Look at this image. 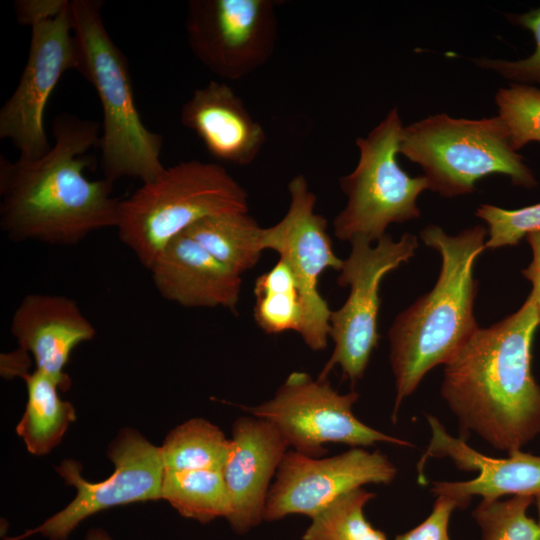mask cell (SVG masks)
<instances>
[{
  "instance_id": "32",
  "label": "cell",
  "mask_w": 540,
  "mask_h": 540,
  "mask_svg": "<svg viewBox=\"0 0 540 540\" xmlns=\"http://www.w3.org/2000/svg\"><path fill=\"white\" fill-rule=\"evenodd\" d=\"M526 239L532 248L533 259L530 265L522 271V274L533 285L530 294L533 296L540 312V232L530 233L526 236Z\"/></svg>"
},
{
  "instance_id": "9",
  "label": "cell",
  "mask_w": 540,
  "mask_h": 540,
  "mask_svg": "<svg viewBox=\"0 0 540 540\" xmlns=\"http://www.w3.org/2000/svg\"><path fill=\"white\" fill-rule=\"evenodd\" d=\"M359 394H340L328 379H313L306 372L294 371L274 396L256 406H240L251 416L274 424L290 447L306 456L320 458L326 443L367 447L385 442L413 447V444L380 432L360 421L352 407Z\"/></svg>"
},
{
  "instance_id": "15",
  "label": "cell",
  "mask_w": 540,
  "mask_h": 540,
  "mask_svg": "<svg viewBox=\"0 0 540 540\" xmlns=\"http://www.w3.org/2000/svg\"><path fill=\"white\" fill-rule=\"evenodd\" d=\"M431 438L418 462V480L425 484L424 466L432 457H448L463 471H475L468 481H435L431 493L454 497L467 507L473 496L497 500L505 495H540V456L516 450L504 458L486 456L470 447L466 440L455 438L433 415H426Z\"/></svg>"
},
{
  "instance_id": "16",
  "label": "cell",
  "mask_w": 540,
  "mask_h": 540,
  "mask_svg": "<svg viewBox=\"0 0 540 540\" xmlns=\"http://www.w3.org/2000/svg\"><path fill=\"white\" fill-rule=\"evenodd\" d=\"M289 447L267 420L243 416L234 422L222 472L231 501L227 521L235 532L244 534L263 521L270 481Z\"/></svg>"
},
{
  "instance_id": "20",
  "label": "cell",
  "mask_w": 540,
  "mask_h": 540,
  "mask_svg": "<svg viewBox=\"0 0 540 540\" xmlns=\"http://www.w3.org/2000/svg\"><path fill=\"white\" fill-rule=\"evenodd\" d=\"M22 379L28 398L16 432L31 454L46 455L60 444L68 427L76 420L75 408L60 398L59 385L45 373L35 369Z\"/></svg>"
},
{
  "instance_id": "24",
  "label": "cell",
  "mask_w": 540,
  "mask_h": 540,
  "mask_svg": "<svg viewBox=\"0 0 540 540\" xmlns=\"http://www.w3.org/2000/svg\"><path fill=\"white\" fill-rule=\"evenodd\" d=\"M159 450L167 471L223 469L231 439L213 423L193 418L171 430Z\"/></svg>"
},
{
  "instance_id": "23",
  "label": "cell",
  "mask_w": 540,
  "mask_h": 540,
  "mask_svg": "<svg viewBox=\"0 0 540 540\" xmlns=\"http://www.w3.org/2000/svg\"><path fill=\"white\" fill-rule=\"evenodd\" d=\"M162 499L185 518L208 523L228 519L231 501L222 469L164 470Z\"/></svg>"
},
{
  "instance_id": "6",
  "label": "cell",
  "mask_w": 540,
  "mask_h": 540,
  "mask_svg": "<svg viewBox=\"0 0 540 540\" xmlns=\"http://www.w3.org/2000/svg\"><path fill=\"white\" fill-rule=\"evenodd\" d=\"M399 154L418 164L428 189L443 197L471 193L479 179L492 174L505 175L525 188L537 185L522 156L512 148L499 116H428L403 127Z\"/></svg>"
},
{
  "instance_id": "3",
  "label": "cell",
  "mask_w": 540,
  "mask_h": 540,
  "mask_svg": "<svg viewBox=\"0 0 540 540\" xmlns=\"http://www.w3.org/2000/svg\"><path fill=\"white\" fill-rule=\"evenodd\" d=\"M486 234L479 225L457 235L437 225L420 231L424 243L440 253L442 266L433 289L401 312L388 332L396 389L393 423L403 400L424 376L448 363L479 328L473 313L477 293L473 267L485 249Z\"/></svg>"
},
{
  "instance_id": "30",
  "label": "cell",
  "mask_w": 540,
  "mask_h": 540,
  "mask_svg": "<svg viewBox=\"0 0 540 540\" xmlns=\"http://www.w3.org/2000/svg\"><path fill=\"white\" fill-rule=\"evenodd\" d=\"M456 508L465 506L454 497L436 496L429 516L413 529L398 535L395 540H451L448 526L451 514Z\"/></svg>"
},
{
  "instance_id": "18",
  "label": "cell",
  "mask_w": 540,
  "mask_h": 540,
  "mask_svg": "<svg viewBox=\"0 0 540 540\" xmlns=\"http://www.w3.org/2000/svg\"><path fill=\"white\" fill-rule=\"evenodd\" d=\"M149 271L159 294L184 307L236 311L241 276L210 255L185 232L158 254Z\"/></svg>"
},
{
  "instance_id": "13",
  "label": "cell",
  "mask_w": 540,
  "mask_h": 540,
  "mask_svg": "<svg viewBox=\"0 0 540 540\" xmlns=\"http://www.w3.org/2000/svg\"><path fill=\"white\" fill-rule=\"evenodd\" d=\"M289 208L275 225L263 229V248L276 251L295 275L306 307V327L301 336L312 351L324 350L330 337L331 310L318 290L327 269L340 270L343 260L333 250L327 220L315 212L317 197L303 175L288 183Z\"/></svg>"
},
{
  "instance_id": "33",
  "label": "cell",
  "mask_w": 540,
  "mask_h": 540,
  "mask_svg": "<svg viewBox=\"0 0 540 540\" xmlns=\"http://www.w3.org/2000/svg\"><path fill=\"white\" fill-rule=\"evenodd\" d=\"M29 353L18 347L15 351L1 354V376L5 378L23 377L28 372Z\"/></svg>"
},
{
  "instance_id": "5",
  "label": "cell",
  "mask_w": 540,
  "mask_h": 540,
  "mask_svg": "<svg viewBox=\"0 0 540 540\" xmlns=\"http://www.w3.org/2000/svg\"><path fill=\"white\" fill-rule=\"evenodd\" d=\"M232 212H248L246 190L223 166L190 160L165 167L121 200L116 228L149 270L162 249L191 225Z\"/></svg>"
},
{
  "instance_id": "34",
  "label": "cell",
  "mask_w": 540,
  "mask_h": 540,
  "mask_svg": "<svg viewBox=\"0 0 540 540\" xmlns=\"http://www.w3.org/2000/svg\"><path fill=\"white\" fill-rule=\"evenodd\" d=\"M85 540H112L102 529L95 528L88 531Z\"/></svg>"
},
{
  "instance_id": "17",
  "label": "cell",
  "mask_w": 540,
  "mask_h": 540,
  "mask_svg": "<svg viewBox=\"0 0 540 540\" xmlns=\"http://www.w3.org/2000/svg\"><path fill=\"white\" fill-rule=\"evenodd\" d=\"M10 331L19 347L33 357L36 370L54 379L62 391L71 385L64 368L72 351L96 335L75 300L42 293L27 294L21 300L12 315Z\"/></svg>"
},
{
  "instance_id": "27",
  "label": "cell",
  "mask_w": 540,
  "mask_h": 540,
  "mask_svg": "<svg viewBox=\"0 0 540 540\" xmlns=\"http://www.w3.org/2000/svg\"><path fill=\"white\" fill-rule=\"evenodd\" d=\"M498 116L505 124L515 151L530 142H540V89L511 83L495 95Z\"/></svg>"
},
{
  "instance_id": "21",
  "label": "cell",
  "mask_w": 540,
  "mask_h": 540,
  "mask_svg": "<svg viewBox=\"0 0 540 540\" xmlns=\"http://www.w3.org/2000/svg\"><path fill=\"white\" fill-rule=\"evenodd\" d=\"M263 229L248 212H232L205 217L184 232L241 276L261 257Z\"/></svg>"
},
{
  "instance_id": "26",
  "label": "cell",
  "mask_w": 540,
  "mask_h": 540,
  "mask_svg": "<svg viewBox=\"0 0 540 540\" xmlns=\"http://www.w3.org/2000/svg\"><path fill=\"white\" fill-rule=\"evenodd\" d=\"M535 498L515 495L507 500H484L472 512L481 540H540V525L527 515Z\"/></svg>"
},
{
  "instance_id": "25",
  "label": "cell",
  "mask_w": 540,
  "mask_h": 540,
  "mask_svg": "<svg viewBox=\"0 0 540 540\" xmlns=\"http://www.w3.org/2000/svg\"><path fill=\"white\" fill-rule=\"evenodd\" d=\"M375 496L363 487L341 495L311 518L302 540H387L363 513L365 505Z\"/></svg>"
},
{
  "instance_id": "8",
  "label": "cell",
  "mask_w": 540,
  "mask_h": 540,
  "mask_svg": "<svg viewBox=\"0 0 540 540\" xmlns=\"http://www.w3.org/2000/svg\"><path fill=\"white\" fill-rule=\"evenodd\" d=\"M350 243L351 252L337 277V284L348 286L350 291L344 304L331 311L329 336L334 349L318 376L320 380H326L336 366L353 383L363 377L379 338L380 283L387 273L407 262L418 247L417 237L410 233L403 234L399 241L384 234L375 246L362 237Z\"/></svg>"
},
{
  "instance_id": "10",
  "label": "cell",
  "mask_w": 540,
  "mask_h": 540,
  "mask_svg": "<svg viewBox=\"0 0 540 540\" xmlns=\"http://www.w3.org/2000/svg\"><path fill=\"white\" fill-rule=\"evenodd\" d=\"M70 2L56 15L30 25L26 64L0 109V137L12 142L21 159L42 157L51 148L44 129L47 102L63 74L80 67Z\"/></svg>"
},
{
  "instance_id": "29",
  "label": "cell",
  "mask_w": 540,
  "mask_h": 540,
  "mask_svg": "<svg viewBox=\"0 0 540 540\" xmlns=\"http://www.w3.org/2000/svg\"><path fill=\"white\" fill-rule=\"evenodd\" d=\"M510 21L532 32L535 40L534 52L525 59L502 60L481 58L474 63L483 69L492 70L503 78L519 84H540V7L519 15L509 16Z\"/></svg>"
},
{
  "instance_id": "35",
  "label": "cell",
  "mask_w": 540,
  "mask_h": 540,
  "mask_svg": "<svg viewBox=\"0 0 540 540\" xmlns=\"http://www.w3.org/2000/svg\"><path fill=\"white\" fill-rule=\"evenodd\" d=\"M535 501H536V506H537V510H538V517H539L538 523L540 525V495L535 497Z\"/></svg>"
},
{
  "instance_id": "22",
  "label": "cell",
  "mask_w": 540,
  "mask_h": 540,
  "mask_svg": "<svg viewBox=\"0 0 540 540\" xmlns=\"http://www.w3.org/2000/svg\"><path fill=\"white\" fill-rule=\"evenodd\" d=\"M253 316L266 334L296 331L303 335L306 327L304 298L289 265L279 258L267 272L259 275L254 286Z\"/></svg>"
},
{
  "instance_id": "7",
  "label": "cell",
  "mask_w": 540,
  "mask_h": 540,
  "mask_svg": "<svg viewBox=\"0 0 540 540\" xmlns=\"http://www.w3.org/2000/svg\"><path fill=\"white\" fill-rule=\"evenodd\" d=\"M403 127L393 108L366 137L357 138L358 163L339 180L347 197L333 221L339 240L362 237L377 242L388 225L420 216L417 199L429 184L424 176H409L397 161Z\"/></svg>"
},
{
  "instance_id": "14",
  "label": "cell",
  "mask_w": 540,
  "mask_h": 540,
  "mask_svg": "<svg viewBox=\"0 0 540 540\" xmlns=\"http://www.w3.org/2000/svg\"><path fill=\"white\" fill-rule=\"evenodd\" d=\"M397 468L382 452L362 447L325 458L288 450L271 485L263 520L291 514L313 518L341 495L366 484H390Z\"/></svg>"
},
{
  "instance_id": "28",
  "label": "cell",
  "mask_w": 540,
  "mask_h": 540,
  "mask_svg": "<svg viewBox=\"0 0 540 540\" xmlns=\"http://www.w3.org/2000/svg\"><path fill=\"white\" fill-rule=\"evenodd\" d=\"M476 216L488 225L485 249L515 246L528 234L540 232V203L515 210L482 204Z\"/></svg>"
},
{
  "instance_id": "4",
  "label": "cell",
  "mask_w": 540,
  "mask_h": 540,
  "mask_svg": "<svg viewBox=\"0 0 540 540\" xmlns=\"http://www.w3.org/2000/svg\"><path fill=\"white\" fill-rule=\"evenodd\" d=\"M70 4L80 55L78 72L95 88L103 110L98 148L104 178L113 183L124 177L149 182L165 169L160 160L163 137L141 119L128 60L105 28L102 2Z\"/></svg>"
},
{
  "instance_id": "2",
  "label": "cell",
  "mask_w": 540,
  "mask_h": 540,
  "mask_svg": "<svg viewBox=\"0 0 540 540\" xmlns=\"http://www.w3.org/2000/svg\"><path fill=\"white\" fill-rule=\"evenodd\" d=\"M540 312L530 294L513 314L478 328L444 366L441 396L463 434L499 451L521 450L540 434V385L531 348Z\"/></svg>"
},
{
  "instance_id": "19",
  "label": "cell",
  "mask_w": 540,
  "mask_h": 540,
  "mask_svg": "<svg viewBox=\"0 0 540 540\" xmlns=\"http://www.w3.org/2000/svg\"><path fill=\"white\" fill-rule=\"evenodd\" d=\"M180 120L216 159L239 166L261 152L266 133L243 100L227 84L211 80L182 105Z\"/></svg>"
},
{
  "instance_id": "31",
  "label": "cell",
  "mask_w": 540,
  "mask_h": 540,
  "mask_svg": "<svg viewBox=\"0 0 540 540\" xmlns=\"http://www.w3.org/2000/svg\"><path fill=\"white\" fill-rule=\"evenodd\" d=\"M68 0H21L15 2L17 19L29 24L59 13Z\"/></svg>"
},
{
  "instance_id": "11",
  "label": "cell",
  "mask_w": 540,
  "mask_h": 540,
  "mask_svg": "<svg viewBox=\"0 0 540 540\" xmlns=\"http://www.w3.org/2000/svg\"><path fill=\"white\" fill-rule=\"evenodd\" d=\"M107 456L115 469L109 478L100 482L83 478L79 462L62 461L56 470L76 489L75 498L38 527L6 540H22L37 533L49 540H66L83 520L97 512L118 505L162 499L164 466L159 447L136 430L126 428L111 442Z\"/></svg>"
},
{
  "instance_id": "1",
  "label": "cell",
  "mask_w": 540,
  "mask_h": 540,
  "mask_svg": "<svg viewBox=\"0 0 540 540\" xmlns=\"http://www.w3.org/2000/svg\"><path fill=\"white\" fill-rule=\"evenodd\" d=\"M99 128L61 113L45 155L14 162L0 157V227L9 239L72 246L94 231L116 228L121 200L112 196L114 183L85 176Z\"/></svg>"
},
{
  "instance_id": "12",
  "label": "cell",
  "mask_w": 540,
  "mask_h": 540,
  "mask_svg": "<svg viewBox=\"0 0 540 540\" xmlns=\"http://www.w3.org/2000/svg\"><path fill=\"white\" fill-rule=\"evenodd\" d=\"M185 29L192 53L221 78L238 80L263 66L277 41L271 0H191Z\"/></svg>"
}]
</instances>
